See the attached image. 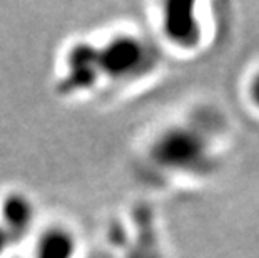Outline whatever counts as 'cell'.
Segmentation results:
<instances>
[{
  "label": "cell",
  "instance_id": "1",
  "mask_svg": "<svg viewBox=\"0 0 259 258\" xmlns=\"http://www.w3.org/2000/svg\"><path fill=\"white\" fill-rule=\"evenodd\" d=\"M144 158L156 176L196 181L216 169V139L207 136L194 118L176 119L149 139Z\"/></svg>",
  "mask_w": 259,
  "mask_h": 258
},
{
  "label": "cell",
  "instance_id": "2",
  "mask_svg": "<svg viewBox=\"0 0 259 258\" xmlns=\"http://www.w3.org/2000/svg\"><path fill=\"white\" fill-rule=\"evenodd\" d=\"M96 44L104 89L127 91L142 86L161 67L162 49L141 32L120 29Z\"/></svg>",
  "mask_w": 259,
  "mask_h": 258
},
{
  "label": "cell",
  "instance_id": "3",
  "mask_svg": "<svg viewBox=\"0 0 259 258\" xmlns=\"http://www.w3.org/2000/svg\"><path fill=\"white\" fill-rule=\"evenodd\" d=\"M204 4L186 0H166L156 5L154 12V41L161 49L191 56L207 44L209 27Z\"/></svg>",
  "mask_w": 259,
  "mask_h": 258
},
{
  "label": "cell",
  "instance_id": "4",
  "mask_svg": "<svg viewBox=\"0 0 259 258\" xmlns=\"http://www.w3.org/2000/svg\"><path fill=\"white\" fill-rule=\"evenodd\" d=\"M57 91L64 97L91 96L104 89L94 39H77L60 54L57 67Z\"/></svg>",
  "mask_w": 259,
  "mask_h": 258
},
{
  "label": "cell",
  "instance_id": "5",
  "mask_svg": "<svg viewBox=\"0 0 259 258\" xmlns=\"http://www.w3.org/2000/svg\"><path fill=\"white\" fill-rule=\"evenodd\" d=\"M35 205L20 191H9L0 198V228L7 233L10 241L22 238L34 228Z\"/></svg>",
  "mask_w": 259,
  "mask_h": 258
},
{
  "label": "cell",
  "instance_id": "6",
  "mask_svg": "<svg viewBox=\"0 0 259 258\" xmlns=\"http://www.w3.org/2000/svg\"><path fill=\"white\" fill-rule=\"evenodd\" d=\"M77 238L64 225H52L37 235L32 258H75Z\"/></svg>",
  "mask_w": 259,
  "mask_h": 258
},
{
  "label": "cell",
  "instance_id": "7",
  "mask_svg": "<svg viewBox=\"0 0 259 258\" xmlns=\"http://www.w3.org/2000/svg\"><path fill=\"white\" fill-rule=\"evenodd\" d=\"M242 92H244V101L249 106V109L259 113V65L247 74V78L242 86Z\"/></svg>",
  "mask_w": 259,
  "mask_h": 258
},
{
  "label": "cell",
  "instance_id": "8",
  "mask_svg": "<svg viewBox=\"0 0 259 258\" xmlns=\"http://www.w3.org/2000/svg\"><path fill=\"white\" fill-rule=\"evenodd\" d=\"M7 243L12 245V241H10V238L7 237V233H5L2 228H0V256H2L4 248H5V245H7Z\"/></svg>",
  "mask_w": 259,
  "mask_h": 258
}]
</instances>
